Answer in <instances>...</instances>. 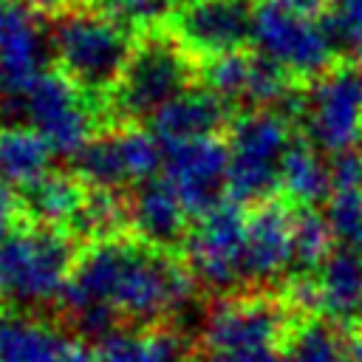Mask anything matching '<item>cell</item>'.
I'll return each instance as SVG.
<instances>
[{"mask_svg":"<svg viewBox=\"0 0 362 362\" xmlns=\"http://www.w3.org/2000/svg\"><path fill=\"white\" fill-rule=\"evenodd\" d=\"M195 291L198 280L181 252L150 246L136 235L90 240L62 288L57 320L96 345L119 328L175 322Z\"/></svg>","mask_w":362,"mask_h":362,"instance_id":"cell-1","label":"cell"},{"mask_svg":"<svg viewBox=\"0 0 362 362\" xmlns=\"http://www.w3.org/2000/svg\"><path fill=\"white\" fill-rule=\"evenodd\" d=\"M82 246L65 226L25 223L11 232L0 240V305L31 314L57 308Z\"/></svg>","mask_w":362,"mask_h":362,"instance_id":"cell-2","label":"cell"},{"mask_svg":"<svg viewBox=\"0 0 362 362\" xmlns=\"http://www.w3.org/2000/svg\"><path fill=\"white\" fill-rule=\"evenodd\" d=\"M51 48L68 79L88 96L110 99L133 57L136 37L96 8H68L51 28Z\"/></svg>","mask_w":362,"mask_h":362,"instance_id":"cell-3","label":"cell"},{"mask_svg":"<svg viewBox=\"0 0 362 362\" xmlns=\"http://www.w3.org/2000/svg\"><path fill=\"white\" fill-rule=\"evenodd\" d=\"M0 110L11 116L8 124L25 122L34 127L62 158H76V153L96 136L93 127L99 113L93 110L90 96L59 68L42 71L20 93L6 90Z\"/></svg>","mask_w":362,"mask_h":362,"instance_id":"cell-4","label":"cell"},{"mask_svg":"<svg viewBox=\"0 0 362 362\" xmlns=\"http://www.w3.org/2000/svg\"><path fill=\"white\" fill-rule=\"evenodd\" d=\"M291 119L274 107H252L229 124L226 195L243 206L260 204L280 189V167L294 144Z\"/></svg>","mask_w":362,"mask_h":362,"instance_id":"cell-5","label":"cell"},{"mask_svg":"<svg viewBox=\"0 0 362 362\" xmlns=\"http://www.w3.org/2000/svg\"><path fill=\"white\" fill-rule=\"evenodd\" d=\"M192 82V57L170 31H147L110 93V110L124 122H150L170 99L184 93Z\"/></svg>","mask_w":362,"mask_h":362,"instance_id":"cell-6","label":"cell"},{"mask_svg":"<svg viewBox=\"0 0 362 362\" xmlns=\"http://www.w3.org/2000/svg\"><path fill=\"white\" fill-rule=\"evenodd\" d=\"M297 317L283 294L269 288H243L215 297L204 314L198 351H277Z\"/></svg>","mask_w":362,"mask_h":362,"instance_id":"cell-7","label":"cell"},{"mask_svg":"<svg viewBox=\"0 0 362 362\" xmlns=\"http://www.w3.org/2000/svg\"><path fill=\"white\" fill-rule=\"evenodd\" d=\"M243 240L246 209L232 198L192 218L181 255L201 288L215 297L243 291Z\"/></svg>","mask_w":362,"mask_h":362,"instance_id":"cell-8","label":"cell"},{"mask_svg":"<svg viewBox=\"0 0 362 362\" xmlns=\"http://www.w3.org/2000/svg\"><path fill=\"white\" fill-rule=\"evenodd\" d=\"M252 45L291 79H317L334 68V42L322 20L300 17L274 0H260L252 20Z\"/></svg>","mask_w":362,"mask_h":362,"instance_id":"cell-9","label":"cell"},{"mask_svg":"<svg viewBox=\"0 0 362 362\" xmlns=\"http://www.w3.org/2000/svg\"><path fill=\"white\" fill-rule=\"evenodd\" d=\"M300 124L308 144L339 156L362 141V71L354 62L328 68L303 93Z\"/></svg>","mask_w":362,"mask_h":362,"instance_id":"cell-10","label":"cell"},{"mask_svg":"<svg viewBox=\"0 0 362 362\" xmlns=\"http://www.w3.org/2000/svg\"><path fill=\"white\" fill-rule=\"evenodd\" d=\"M252 20L249 0H184L167 25L189 57L215 59L252 42Z\"/></svg>","mask_w":362,"mask_h":362,"instance_id":"cell-11","label":"cell"},{"mask_svg":"<svg viewBox=\"0 0 362 362\" xmlns=\"http://www.w3.org/2000/svg\"><path fill=\"white\" fill-rule=\"evenodd\" d=\"M229 178V144L221 136L192 139L167 147L164 181L175 189L181 204L192 218L218 206L226 195Z\"/></svg>","mask_w":362,"mask_h":362,"instance_id":"cell-12","label":"cell"},{"mask_svg":"<svg viewBox=\"0 0 362 362\" xmlns=\"http://www.w3.org/2000/svg\"><path fill=\"white\" fill-rule=\"evenodd\" d=\"M0 362H96L93 345L62 320L0 305Z\"/></svg>","mask_w":362,"mask_h":362,"instance_id":"cell-13","label":"cell"},{"mask_svg":"<svg viewBox=\"0 0 362 362\" xmlns=\"http://www.w3.org/2000/svg\"><path fill=\"white\" fill-rule=\"evenodd\" d=\"M294 215L297 209L272 195L246 209L243 280L263 286L294 266Z\"/></svg>","mask_w":362,"mask_h":362,"instance_id":"cell-14","label":"cell"},{"mask_svg":"<svg viewBox=\"0 0 362 362\" xmlns=\"http://www.w3.org/2000/svg\"><path fill=\"white\" fill-rule=\"evenodd\" d=\"M48 45L40 11L25 0H0V76L8 93H20L45 71Z\"/></svg>","mask_w":362,"mask_h":362,"instance_id":"cell-15","label":"cell"},{"mask_svg":"<svg viewBox=\"0 0 362 362\" xmlns=\"http://www.w3.org/2000/svg\"><path fill=\"white\" fill-rule=\"evenodd\" d=\"M130 198V235L167 252H184L189 232V212L164 178L144 181L127 192Z\"/></svg>","mask_w":362,"mask_h":362,"instance_id":"cell-16","label":"cell"},{"mask_svg":"<svg viewBox=\"0 0 362 362\" xmlns=\"http://www.w3.org/2000/svg\"><path fill=\"white\" fill-rule=\"evenodd\" d=\"M229 122V102H223L215 90L204 88H187L175 99H170L153 119L150 130L156 139L167 147L192 141V139H206L218 136Z\"/></svg>","mask_w":362,"mask_h":362,"instance_id":"cell-17","label":"cell"},{"mask_svg":"<svg viewBox=\"0 0 362 362\" xmlns=\"http://www.w3.org/2000/svg\"><path fill=\"white\" fill-rule=\"evenodd\" d=\"M96 362H192L195 342L181 325L156 322L139 328H119L93 345Z\"/></svg>","mask_w":362,"mask_h":362,"instance_id":"cell-18","label":"cell"},{"mask_svg":"<svg viewBox=\"0 0 362 362\" xmlns=\"http://www.w3.org/2000/svg\"><path fill=\"white\" fill-rule=\"evenodd\" d=\"M23 192V206H25V221L37 226H71L85 195L88 184L76 173H48L31 187L20 189Z\"/></svg>","mask_w":362,"mask_h":362,"instance_id":"cell-19","label":"cell"},{"mask_svg":"<svg viewBox=\"0 0 362 362\" xmlns=\"http://www.w3.org/2000/svg\"><path fill=\"white\" fill-rule=\"evenodd\" d=\"M54 147L28 124L0 127V181L25 189L51 173Z\"/></svg>","mask_w":362,"mask_h":362,"instance_id":"cell-20","label":"cell"},{"mask_svg":"<svg viewBox=\"0 0 362 362\" xmlns=\"http://www.w3.org/2000/svg\"><path fill=\"white\" fill-rule=\"evenodd\" d=\"M322 311L331 320L351 322L362 311V249L339 246L317 272Z\"/></svg>","mask_w":362,"mask_h":362,"instance_id":"cell-21","label":"cell"},{"mask_svg":"<svg viewBox=\"0 0 362 362\" xmlns=\"http://www.w3.org/2000/svg\"><path fill=\"white\" fill-rule=\"evenodd\" d=\"M331 187V164L322 158V153L314 144L294 139L280 167V195L291 206L303 209L328 201Z\"/></svg>","mask_w":362,"mask_h":362,"instance_id":"cell-22","label":"cell"},{"mask_svg":"<svg viewBox=\"0 0 362 362\" xmlns=\"http://www.w3.org/2000/svg\"><path fill=\"white\" fill-rule=\"evenodd\" d=\"M331 317H303L283 342L286 362H348V328Z\"/></svg>","mask_w":362,"mask_h":362,"instance_id":"cell-23","label":"cell"},{"mask_svg":"<svg viewBox=\"0 0 362 362\" xmlns=\"http://www.w3.org/2000/svg\"><path fill=\"white\" fill-rule=\"evenodd\" d=\"M74 173L88 184V187H102V189H124L133 187L122 144H119V130H105L96 133L74 158Z\"/></svg>","mask_w":362,"mask_h":362,"instance_id":"cell-24","label":"cell"},{"mask_svg":"<svg viewBox=\"0 0 362 362\" xmlns=\"http://www.w3.org/2000/svg\"><path fill=\"white\" fill-rule=\"evenodd\" d=\"M334 229L322 212L303 206L294 215V272H320L334 255Z\"/></svg>","mask_w":362,"mask_h":362,"instance_id":"cell-25","label":"cell"},{"mask_svg":"<svg viewBox=\"0 0 362 362\" xmlns=\"http://www.w3.org/2000/svg\"><path fill=\"white\" fill-rule=\"evenodd\" d=\"M252 59L255 54L249 51H232L215 59H206V65L201 68L204 85L209 90H215L223 102L246 105V90H249V79H252Z\"/></svg>","mask_w":362,"mask_h":362,"instance_id":"cell-26","label":"cell"},{"mask_svg":"<svg viewBox=\"0 0 362 362\" xmlns=\"http://www.w3.org/2000/svg\"><path fill=\"white\" fill-rule=\"evenodd\" d=\"M93 8L127 31H156L167 25L173 14V0H93Z\"/></svg>","mask_w":362,"mask_h":362,"instance_id":"cell-27","label":"cell"},{"mask_svg":"<svg viewBox=\"0 0 362 362\" xmlns=\"http://www.w3.org/2000/svg\"><path fill=\"white\" fill-rule=\"evenodd\" d=\"M325 218L339 246L362 249V187L331 189L325 201Z\"/></svg>","mask_w":362,"mask_h":362,"instance_id":"cell-28","label":"cell"},{"mask_svg":"<svg viewBox=\"0 0 362 362\" xmlns=\"http://www.w3.org/2000/svg\"><path fill=\"white\" fill-rule=\"evenodd\" d=\"M334 51L362 57V0H337L322 17Z\"/></svg>","mask_w":362,"mask_h":362,"instance_id":"cell-29","label":"cell"},{"mask_svg":"<svg viewBox=\"0 0 362 362\" xmlns=\"http://www.w3.org/2000/svg\"><path fill=\"white\" fill-rule=\"evenodd\" d=\"M25 206H23V192L6 181H0V240H6L11 232L25 226Z\"/></svg>","mask_w":362,"mask_h":362,"instance_id":"cell-30","label":"cell"},{"mask_svg":"<svg viewBox=\"0 0 362 362\" xmlns=\"http://www.w3.org/2000/svg\"><path fill=\"white\" fill-rule=\"evenodd\" d=\"M274 3H280L283 8H288V11L300 14V17L320 20V17L328 14V3H331V0H274Z\"/></svg>","mask_w":362,"mask_h":362,"instance_id":"cell-31","label":"cell"},{"mask_svg":"<svg viewBox=\"0 0 362 362\" xmlns=\"http://www.w3.org/2000/svg\"><path fill=\"white\" fill-rule=\"evenodd\" d=\"M34 11H40V14H54V11H68V6H71V0H25Z\"/></svg>","mask_w":362,"mask_h":362,"instance_id":"cell-32","label":"cell"},{"mask_svg":"<svg viewBox=\"0 0 362 362\" xmlns=\"http://www.w3.org/2000/svg\"><path fill=\"white\" fill-rule=\"evenodd\" d=\"M348 362H362V328H348Z\"/></svg>","mask_w":362,"mask_h":362,"instance_id":"cell-33","label":"cell"},{"mask_svg":"<svg viewBox=\"0 0 362 362\" xmlns=\"http://www.w3.org/2000/svg\"><path fill=\"white\" fill-rule=\"evenodd\" d=\"M6 96V82H3V76H0V99Z\"/></svg>","mask_w":362,"mask_h":362,"instance_id":"cell-34","label":"cell"},{"mask_svg":"<svg viewBox=\"0 0 362 362\" xmlns=\"http://www.w3.org/2000/svg\"><path fill=\"white\" fill-rule=\"evenodd\" d=\"M356 153H359V158H362V141H359V147H356Z\"/></svg>","mask_w":362,"mask_h":362,"instance_id":"cell-35","label":"cell"}]
</instances>
